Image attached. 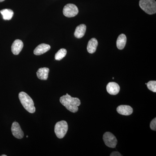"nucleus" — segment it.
<instances>
[{"mask_svg":"<svg viewBox=\"0 0 156 156\" xmlns=\"http://www.w3.org/2000/svg\"><path fill=\"white\" fill-rule=\"evenodd\" d=\"M60 103L66 108L67 110L73 113L78 112V107L81 104V101L77 98H73L68 94L60 97Z\"/></svg>","mask_w":156,"mask_h":156,"instance_id":"nucleus-1","label":"nucleus"},{"mask_svg":"<svg viewBox=\"0 0 156 156\" xmlns=\"http://www.w3.org/2000/svg\"><path fill=\"white\" fill-rule=\"evenodd\" d=\"M19 98L21 104L24 108L30 113H34L36 111L33 100L30 96L25 92L19 93Z\"/></svg>","mask_w":156,"mask_h":156,"instance_id":"nucleus-2","label":"nucleus"},{"mask_svg":"<svg viewBox=\"0 0 156 156\" xmlns=\"http://www.w3.org/2000/svg\"><path fill=\"white\" fill-rule=\"evenodd\" d=\"M139 6L147 14L151 15L156 13V2L155 0H140Z\"/></svg>","mask_w":156,"mask_h":156,"instance_id":"nucleus-3","label":"nucleus"},{"mask_svg":"<svg viewBox=\"0 0 156 156\" xmlns=\"http://www.w3.org/2000/svg\"><path fill=\"white\" fill-rule=\"evenodd\" d=\"M68 126L67 122L61 121L56 123L54 128L55 134L58 138H63L67 133Z\"/></svg>","mask_w":156,"mask_h":156,"instance_id":"nucleus-4","label":"nucleus"},{"mask_svg":"<svg viewBox=\"0 0 156 156\" xmlns=\"http://www.w3.org/2000/svg\"><path fill=\"white\" fill-rule=\"evenodd\" d=\"M79 10L76 5L73 4H67L64 6L63 9V14L67 17H73L77 15Z\"/></svg>","mask_w":156,"mask_h":156,"instance_id":"nucleus-5","label":"nucleus"},{"mask_svg":"<svg viewBox=\"0 0 156 156\" xmlns=\"http://www.w3.org/2000/svg\"><path fill=\"white\" fill-rule=\"evenodd\" d=\"M103 139L107 146L111 148H115L118 142L116 137L111 132H105L104 134Z\"/></svg>","mask_w":156,"mask_h":156,"instance_id":"nucleus-6","label":"nucleus"},{"mask_svg":"<svg viewBox=\"0 0 156 156\" xmlns=\"http://www.w3.org/2000/svg\"><path fill=\"white\" fill-rule=\"evenodd\" d=\"M11 131L13 136L17 139H21L24 136V133L20 128L19 124L17 122H14L11 126Z\"/></svg>","mask_w":156,"mask_h":156,"instance_id":"nucleus-7","label":"nucleus"},{"mask_svg":"<svg viewBox=\"0 0 156 156\" xmlns=\"http://www.w3.org/2000/svg\"><path fill=\"white\" fill-rule=\"evenodd\" d=\"M106 89L110 95H116L119 92L120 87L117 83L110 82L108 84Z\"/></svg>","mask_w":156,"mask_h":156,"instance_id":"nucleus-8","label":"nucleus"},{"mask_svg":"<svg viewBox=\"0 0 156 156\" xmlns=\"http://www.w3.org/2000/svg\"><path fill=\"white\" fill-rule=\"evenodd\" d=\"M23 47V43L21 40H15L11 46V51L14 55H18L21 52Z\"/></svg>","mask_w":156,"mask_h":156,"instance_id":"nucleus-9","label":"nucleus"},{"mask_svg":"<svg viewBox=\"0 0 156 156\" xmlns=\"http://www.w3.org/2000/svg\"><path fill=\"white\" fill-rule=\"evenodd\" d=\"M117 111L120 115H130L133 113L132 108L129 105H121L118 107Z\"/></svg>","mask_w":156,"mask_h":156,"instance_id":"nucleus-10","label":"nucleus"},{"mask_svg":"<svg viewBox=\"0 0 156 156\" xmlns=\"http://www.w3.org/2000/svg\"><path fill=\"white\" fill-rule=\"evenodd\" d=\"M50 49V46L45 44H42L38 45L34 50V53L35 55L39 56L48 52Z\"/></svg>","mask_w":156,"mask_h":156,"instance_id":"nucleus-11","label":"nucleus"},{"mask_svg":"<svg viewBox=\"0 0 156 156\" xmlns=\"http://www.w3.org/2000/svg\"><path fill=\"white\" fill-rule=\"evenodd\" d=\"M49 71L50 69L48 68H41L37 72V76L40 80H48Z\"/></svg>","mask_w":156,"mask_h":156,"instance_id":"nucleus-12","label":"nucleus"},{"mask_svg":"<svg viewBox=\"0 0 156 156\" xmlns=\"http://www.w3.org/2000/svg\"><path fill=\"white\" fill-rule=\"evenodd\" d=\"M87 27L85 24H82L77 27L74 33V36L78 39L81 38L86 33Z\"/></svg>","mask_w":156,"mask_h":156,"instance_id":"nucleus-13","label":"nucleus"},{"mask_svg":"<svg viewBox=\"0 0 156 156\" xmlns=\"http://www.w3.org/2000/svg\"><path fill=\"white\" fill-rule=\"evenodd\" d=\"M98 45V42L96 39L93 38L90 39L87 45V51L89 53L91 54L95 53L97 49Z\"/></svg>","mask_w":156,"mask_h":156,"instance_id":"nucleus-14","label":"nucleus"},{"mask_svg":"<svg viewBox=\"0 0 156 156\" xmlns=\"http://www.w3.org/2000/svg\"><path fill=\"white\" fill-rule=\"evenodd\" d=\"M127 42V37L126 35L124 34H121L117 39L116 45L117 48L119 50H123L126 46Z\"/></svg>","mask_w":156,"mask_h":156,"instance_id":"nucleus-15","label":"nucleus"},{"mask_svg":"<svg viewBox=\"0 0 156 156\" xmlns=\"http://www.w3.org/2000/svg\"><path fill=\"white\" fill-rule=\"evenodd\" d=\"M0 13L2 15L3 19L5 20H10L14 15V12L11 9H3L0 11Z\"/></svg>","mask_w":156,"mask_h":156,"instance_id":"nucleus-16","label":"nucleus"},{"mask_svg":"<svg viewBox=\"0 0 156 156\" xmlns=\"http://www.w3.org/2000/svg\"><path fill=\"white\" fill-rule=\"evenodd\" d=\"M67 53V51L66 49H60L55 54V58L56 60H60L62 59Z\"/></svg>","mask_w":156,"mask_h":156,"instance_id":"nucleus-17","label":"nucleus"},{"mask_svg":"<svg viewBox=\"0 0 156 156\" xmlns=\"http://www.w3.org/2000/svg\"><path fill=\"white\" fill-rule=\"evenodd\" d=\"M148 89L154 92H156V81H150L147 83Z\"/></svg>","mask_w":156,"mask_h":156,"instance_id":"nucleus-18","label":"nucleus"},{"mask_svg":"<svg viewBox=\"0 0 156 156\" xmlns=\"http://www.w3.org/2000/svg\"><path fill=\"white\" fill-rule=\"evenodd\" d=\"M150 128L151 130L156 131V118H154L150 123Z\"/></svg>","mask_w":156,"mask_h":156,"instance_id":"nucleus-19","label":"nucleus"},{"mask_svg":"<svg viewBox=\"0 0 156 156\" xmlns=\"http://www.w3.org/2000/svg\"><path fill=\"white\" fill-rule=\"evenodd\" d=\"M111 156H121L122 155L118 151L113 152L112 153L110 154Z\"/></svg>","mask_w":156,"mask_h":156,"instance_id":"nucleus-20","label":"nucleus"},{"mask_svg":"<svg viewBox=\"0 0 156 156\" xmlns=\"http://www.w3.org/2000/svg\"><path fill=\"white\" fill-rule=\"evenodd\" d=\"M5 0H0V2H4V1H5Z\"/></svg>","mask_w":156,"mask_h":156,"instance_id":"nucleus-21","label":"nucleus"},{"mask_svg":"<svg viewBox=\"0 0 156 156\" xmlns=\"http://www.w3.org/2000/svg\"><path fill=\"white\" fill-rule=\"evenodd\" d=\"M2 156H7L6 155H2Z\"/></svg>","mask_w":156,"mask_h":156,"instance_id":"nucleus-22","label":"nucleus"}]
</instances>
